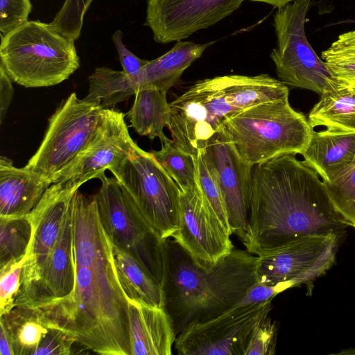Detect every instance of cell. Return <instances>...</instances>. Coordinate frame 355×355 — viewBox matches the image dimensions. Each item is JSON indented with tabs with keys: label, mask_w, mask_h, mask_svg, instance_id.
Listing matches in <instances>:
<instances>
[{
	"label": "cell",
	"mask_w": 355,
	"mask_h": 355,
	"mask_svg": "<svg viewBox=\"0 0 355 355\" xmlns=\"http://www.w3.org/2000/svg\"><path fill=\"white\" fill-rule=\"evenodd\" d=\"M71 208L74 288L70 295L40 310L86 349L103 355H131L128 302L95 195L78 189Z\"/></svg>",
	"instance_id": "1"
},
{
	"label": "cell",
	"mask_w": 355,
	"mask_h": 355,
	"mask_svg": "<svg viewBox=\"0 0 355 355\" xmlns=\"http://www.w3.org/2000/svg\"><path fill=\"white\" fill-rule=\"evenodd\" d=\"M245 250L258 255L309 235L343 238L349 224L319 175L296 154L255 165Z\"/></svg>",
	"instance_id": "2"
},
{
	"label": "cell",
	"mask_w": 355,
	"mask_h": 355,
	"mask_svg": "<svg viewBox=\"0 0 355 355\" xmlns=\"http://www.w3.org/2000/svg\"><path fill=\"white\" fill-rule=\"evenodd\" d=\"M164 309L178 336L187 325L234 306L257 282V256L234 248L211 270L198 266L173 239L164 243Z\"/></svg>",
	"instance_id": "3"
},
{
	"label": "cell",
	"mask_w": 355,
	"mask_h": 355,
	"mask_svg": "<svg viewBox=\"0 0 355 355\" xmlns=\"http://www.w3.org/2000/svg\"><path fill=\"white\" fill-rule=\"evenodd\" d=\"M268 74L227 75L198 80L169 103L173 142L195 157L230 117L251 106L288 96Z\"/></svg>",
	"instance_id": "4"
},
{
	"label": "cell",
	"mask_w": 355,
	"mask_h": 355,
	"mask_svg": "<svg viewBox=\"0 0 355 355\" xmlns=\"http://www.w3.org/2000/svg\"><path fill=\"white\" fill-rule=\"evenodd\" d=\"M241 158L252 166L306 147L313 128L288 96L246 108L221 126Z\"/></svg>",
	"instance_id": "5"
},
{
	"label": "cell",
	"mask_w": 355,
	"mask_h": 355,
	"mask_svg": "<svg viewBox=\"0 0 355 355\" xmlns=\"http://www.w3.org/2000/svg\"><path fill=\"white\" fill-rule=\"evenodd\" d=\"M1 38L0 63L12 82L25 87L58 85L80 67L74 40L49 24L28 21Z\"/></svg>",
	"instance_id": "6"
},
{
	"label": "cell",
	"mask_w": 355,
	"mask_h": 355,
	"mask_svg": "<svg viewBox=\"0 0 355 355\" xmlns=\"http://www.w3.org/2000/svg\"><path fill=\"white\" fill-rule=\"evenodd\" d=\"M310 6L311 0H295L277 8L273 17L277 46L270 56L282 83L321 96L343 83L334 76L307 40L305 23Z\"/></svg>",
	"instance_id": "7"
},
{
	"label": "cell",
	"mask_w": 355,
	"mask_h": 355,
	"mask_svg": "<svg viewBox=\"0 0 355 355\" xmlns=\"http://www.w3.org/2000/svg\"><path fill=\"white\" fill-rule=\"evenodd\" d=\"M100 180L101 186L95 197L107 234L113 244L133 257L162 286L165 241L115 177L104 175Z\"/></svg>",
	"instance_id": "8"
},
{
	"label": "cell",
	"mask_w": 355,
	"mask_h": 355,
	"mask_svg": "<svg viewBox=\"0 0 355 355\" xmlns=\"http://www.w3.org/2000/svg\"><path fill=\"white\" fill-rule=\"evenodd\" d=\"M166 241L178 227L181 190L150 152L140 149L109 168Z\"/></svg>",
	"instance_id": "9"
},
{
	"label": "cell",
	"mask_w": 355,
	"mask_h": 355,
	"mask_svg": "<svg viewBox=\"0 0 355 355\" xmlns=\"http://www.w3.org/2000/svg\"><path fill=\"white\" fill-rule=\"evenodd\" d=\"M80 187L71 182L51 184L27 214L32 236L24 257L15 306H33L44 268L67 217L73 196Z\"/></svg>",
	"instance_id": "10"
},
{
	"label": "cell",
	"mask_w": 355,
	"mask_h": 355,
	"mask_svg": "<svg viewBox=\"0 0 355 355\" xmlns=\"http://www.w3.org/2000/svg\"><path fill=\"white\" fill-rule=\"evenodd\" d=\"M102 109L99 101L71 93L49 118L41 144L25 167L50 180L92 137Z\"/></svg>",
	"instance_id": "11"
},
{
	"label": "cell",
	"mask_w": 355,
	"mask_h": 355,
	"mask_svg": "<svg viewBox=\"0 0 355 355\" xmlns=\"http://www.w3.org/2000/svg\"><path fill=\"white\" fill-rule=\"evenodd\" d=\"M271 301L234 306L211 319L189 324L176 337L177 353L244 355L254 328L269 315Z\"/></svg>",
	"instance_id": "12"
},
{
	"label": "cell",
	"mask_w": 355,
	"mask_h": 355,
	"mask_svg": "<svg viewBox=\"0 0 355 355\" xmlns=\"http://www.w3.org/2000/svg\"><path fill=\"white\" fill-rule=\"evenodd\" d=\"M340 241L335 235H309L266 250L257 255V282L273 285L292 281L311 290L313 281L334 265Z\"/></svg>",
	"instance_id": "13"
},
{
	"label": "cell",
	"mask_w": 355,
	"mask_h": 355,
	"mask_svg": "<svg viewBox=\"0 0 355 355\" xmlns=\"http://www.w3.org/2000/svg\"><path fill=\"white\" fill-rule=\"evenodd\" d=\"M198 183L181 191L178 227L172 239L202 269L211 270L234 248Z\"/></svg>",
	"instance_id": "14"
},
{
	"label": "cell",
	"mask_w": 355,
	"mask_h": 355,
	"mask_svg": "<svg viewBox=\"0 0 355 355\" xmlns=\"http://www.w3.org/2000/svg\"><path fill=\"white\" fill-rule=\"evenodd\" d=\"M131 138L125 114L113 108L102 109L96 130L81 150L51 178V182H71L81 186L139 151Z\"/></svg>",
	"instance_id": "15"
},
{
	"label": "cell",
	"mask_w": 355,
	"mask_h": 355,
	"mask_svg": "<svg viewBox=\"0 0 355 355\" xmlns=\"http://www.w3.org/2000/svg\"><path fill=\"white\" fill-rule=\"evenodd\" d=\"M200 155L220 190L231 232L242 242L248 226L253 166L241 158L221 128Z\"/></svg>",
	"instance_id": "16"
},
{
	"label": "cell",
	"mask_w": 355,
	"mask_h": 355,
	"mask_svg": "<svg viewBox=\"0 0 355 355\" xmlns=\"http://www.w3.org/2000/svg\"><path fill=\"white\" fill-rule=\"evenodd\" d=\"M245 0H148L144 26L157 43L181 41L235 11Z\"/></svg>",
	"instance_id": "17"
},
{
	"label": "cell",
	"mask_w": 355,
	"mask_h": 355,
	"mask_svg": "<svg viewBox=\"0 0 355 355\" xmlns=\"http://www.w3.org/2000/svg\"><path fill=\"white\" fill-rule=\"evenodd\" d=\"M127 299L131 355H171L177 336L165 309Z\"/></svg>",
	"instance_id": "18"
},
{
	"label": "cell",
	"mask_w": 355,
	"mask_h": 355,
	"mask_svg": "<svg viewBox=\"0 0 355 355\" xmlns=\"http://www.w3.org/2000/svg\"><path fill=\"white\" fill-rule=\"evenodd\" d=\"M51 184L49 180L30 169L17 168L5 156L0 157V216L28 214Z\"/></svg>",
	"instance_id": "19"
},
{
	"label": "cell",
	"mask_w": 355,
	"mask_h": 355,
	"mask_svg": "<svg viewBox=\"0 0 355 355\" xmlns=\"http://www.w3.org/2000/svg\"><path fill=\"white\" fill-rule=\"evenodd\" d=\"M75 284L71 208L44 268L40 289L32 308L41 309L73 291Z\"/></svg>",
	"instance_id": "20"
},
{
	"label": "cell",
	"mask_w": 355,
	"mask_h": 355,
	"mask_svg": "<svg viewBox=\"0 0 355 355\" xmlns=\"http://www.w3.org/2000/svg\"><path fill=\"white\" fill-rule=\"evenodd\" d=\"M301 155L304 163L315 171L323 182H330L354 160L355 132L313 130Z\"/></svg>",
	"instance_id": "21"
},
{
	"label": "cell",
	"mask_w": 355,
	"mask_h": 355,
	"mask_svg": "<svg viewBox=\"0 0 355 355\" xmlns=\"http://www.w3.org/2000/svg\"><path fill=\"white\" fill-rule=\"evenodd\" d=\"M214 43L215 42L203 44L190 41L177 42L171 50L148 61L142 68L134 80L137 91L155 89L167 93L176 84L183 72Z\"/></svg>",
	"instance_id": "22"
},
{
	"label": "cell",
	"mask_w": 355,
	"mask_h": 355,
	"mask_svg": "<svg viewBox=\"0 0 355 355\" xmlns=\"http://www.w3.org/2000/svg\"><path fill=\"white\" fill-rule=\"evenodd\" d=\"M311 126H323L329 131L355 132V85L343 84L320 96L308 115Z\"/></svg>",
	"instance_id": "23"
},
{
	"label": "cell",
	"mask_w": 355,
	"mask_h": 355,
	"mask_svg": "<svg viewBox=\"0 0 355 355\" xmlns=\"http://www.w3.org/2000/svg\"><path fill=\"white\" fill-rule=\"evenodd\" d=\"M0 326L8 332L15 355H34L51 327H55L38 309L15 306L0 315Z\"/></svg>",
	"instance_id": "24"
},
{
	"label": "cell",
	"mask_w": 355,
	"mask_h": 355,
	"mask_svg": "<svg viewBox=\"0 0 355 355\" xmlns=\"http://www.w3.org/2000/svg\"><path fill=\"white\" fill-rule=\"evenodd\" d=\"M130 127L141 136L157 137L162 143L168 138L164 132L170 119L166 92L155 89H141L135 94L131 109L127 113Z\"/></svg>",
	"instance_id": "25"
},
{
	"label": "cell",
	"mask_w": 355,
	"mask_h": 355,
	"mask_svg": "<svg viewBox=\"0 0 355 355\" xmlns=\"http://www.w3.org/2000/svg\"><path fill=\"white\" fill-rule=\"evenodd\" d=\"M118 277L128 299L139 300L164 308L162 286L129 253L112 243Z\"/></svg>",
	"instance_id": "26"
},
{
	"label": "cell",
	"mask_w": 355,
	"mask_h": 355,
	"mask_svg": "<svg viewBox=\"0 0 355 355\" xmlns=\"http://www.w3.org/2000/svg\"><path fill=\"white\" fill-rule=\"evenodd\" d=\"M88 80L89 92L85 98L99 101L103 109L114 107L137 92L135 81L123 70L97 67Z\"/></svg>",
	"instance_id": "27"
},
{
	"label": "cell",
	"mask_w": 355,
	"mask_h": 355,
	"mask_svg": "<svg viewBox=\"0 0 355 355\" xmlns=\"http://www.w3.org/2000/svg\"><path fill=\"white\" fill-rule=\"evenodd\" d=\"M32 236L28 217L0 216V268L22 259Z\"/></svg>",
	"instance_id": "28"
},
{
	"label": "cell",
	"mask_w": 355,
	"mask_h": 355,
	"mask_svg": "<svg viewBox=\"0 0 355 355\" xmlns=\"http://www.w3.org/2000/svg\"><path fill=\"white\" fill-rule=\"evenodd\" d=\"M151 154L180 187L182 192L198 183L196 157L179 148L172 139L162 143L159 150Z\"/></svg>",
	"instance_id": "29"
},
{
	"label": "cell",
	"mask_w": 355,
	"mask_h": 355,
	"mask_svg": "<svg viewBox=\"0 0 355 355\" xmlns=\"http://www.w3.org/2000/svg\"><path fill=\"white\" fill-rule=\"evenodd\" d=\"M322 59L342 83H355V31L340 34L322 52Z\"/></svg>",
	"instance_id": "30"
},
{
	"label": "cell",
	"mask_w": 355,
	"mask_h": 355,
	"mask_svg": "<svg viewBox=\"0 0 355 355\" xmlns=\"http://www.w3.org/2000/svg\"><path fill=\"white\" fill-rule=\"evenodd\" d=\"M323 182L336 209L355 228V159L339 176Z\"/></svg>",
	"instance_id": "31"
},
{
	"label": "cell",
	"mask_w": 355,
	"mask_h": 355,
	"mask_svg": "<svg viewBox=\"0 0 355 355\" xmlns=\"http://www.w3.org/2000/svg\"><path fill=\"white\" fill-rule=\"evenodd\" d=\"M92 1L65 0L49 24L58 33L75 41L80 37L84 15Z\"/></svg>",
	"instance_id": "32"
},
{
	"label": "cell",
	"mask_w": 355,
	"mask_h": 355,
	"mask_svg": "<svg viewBox=\"0 0 355 355\" xmlns=\"http://www.w3.org/2000/svg\"><path fill=\"white\" fill-rule=\"evenodd\" d=\"M196 162L198 183L202 193L218 218L232 233L223 196L214 175L200 154L196 157Z\"/></svg>",
	"instance_id": "33"
},
{
	"label": "cell",
	"mask_w": 355,
	"mask_h": 355,
	"mask_svg": "<svg viewBox=\"0 0 355 355\" xmlns=\"http://www.w3.org/2000/svg\"><path fill=\"white\" fill-rule=\"evenodd\" d=\"M24 263V257L0 268V315L8 313L15 306Z\"/></svg>",
	"instance_id": "34"
},
{
	"label": "cell",
	"mask_w": 355,
	"mask_h": 355,
	"mask_svg": "<svg viewBox=\"0 0 355 355\" xmlns=\"http://www.w3.org/2000/svg\"><path fill=\"white\" fill-rule=\"evenodd\" d=\"M277 326L269 315L253 329L244 355H272L275 352Z\"/></svg>",
	"instance_id": "35"
},
{
	"label": "cell",
	"mask_w": 355,
	"mask_h": 355,
	"mask_svg": "<svg viewBox=\"0 0 355 355\" xmlns=\"http://www.w3.org/2000/svg\"><path fill=\"white\" fill-rule=\"evenodd\" d=\"M30 0H0V32L4 35L28 21Z\"/></svg>",
	"instance_id": "36"
},
{
	"label": "cell",
	"mask_w": 355,
	"mask_h": 355,
	"mask_svg": "<svg viewBox=\"0 0 355 355\" xmlns=\"http://www.w3.org/2000/svg\"><path fill=\"white\" fill-rule=\"evenodd\" d=\"M77 342L56 327H51L42 339L34 355H69Z\"/></svg>",
	"instance_id": "37"
},
{
	"label": "cell",
	"mask_w": 355,
	"mask_h": 355,
	"mask_svg": "<svg viewBox=\"0 0 355 355\" xmlns=\"http://www.w3.org/2000/svg\"><path fill=\"white\" fill-rule=\"evenodd\" d=\"M293 287H295V285L292 281L281 282L273 285L257 282L249 288L243 297L234 306H247L272 300L279 293Z\"/></svg>",
	"instance_id": "38"
},
{
	"label": "cell",
	"mask_w": 355,
	"mask_h": 355,
	"mask_svg": "<svg viewBox=\"0 0 355 355\" xmlns=\"http://www.w3.org/2000/svg\"><path fill=\"white\" fill-rule=\"evenodd\" d=\"M123 35L122 31L116 30L112 35V40L117 50L123 71L135 80L149 60L138 58L126 48L123 42Z\"/></svg>",
	"instance_id": "39"
},
{
	"label": "cell",
	"mask_w": 355,
	"mask_h": 355,
	"mask_svg": "<svg viewBox=\"0 0 355 355\" xmlns=\"http://www.w3.org/2000/svg\"><path fill=\"white\" fill-rule=\"evenodd\" d=\"M12 79L0 63V123L2 124L13 96Z\"/></svg>",
	"instance_id": "40"
},
{
	"label": "cell",
	"mask_w": 355,
	"mask_h": 355,
	"mask_svg": "<svg viewBox=\"0 0 355 355\" xmlns=\"http://www.w3.org/2000/svg\"><path fill=\"white\" fill-rule=\"evenodd\" d=\"M0 354L15 355L10 336L3 327H1L0 331Z\"/></svg>",
	"instance_id": "41"
},
{
	"label": "cell",
	"mask_w": 355,
	"mask_h": 355,
	"mask_svg": "<svg viewBox=\"0 0 355 355\" xmlns=\"http://www.w3.org/2000/svg\"><path fill=\"white\" fill-rule=\"evenodd\" d=\"M255 2H262L271 5L275 8H280L295 0H250Z\"/></svg>",
	"instance_id": "42"
},
{
	"label": "cell",
	"mask_w": 355,
	"mask_h": 355,
	"mask_svg": "<svg viewBox=\"0 0 355 355\" xmlns=\"http://www.w3.org/2000/svg\"><path fill=\"white\" fill-rule=\"evenodd\" d=\"M337 354H346V355L355 354V349H346L345 351L342 350L340 352L337 353Z\"/></svg>",
	"instance_id": "43"
},
{
	"label": "cell",
	"mask_w": 355,
	"mask_h": 355,
	"mask_svg": "<svg viewBox=\"0 0 355 355\" xmlns=\"http://www.w3.org/2000/svg\"><path fill=\"white\" fill-rule=\"evenodd\" d=\"M352 85H355V83H352Z\"/></svg>",
	"instance_id": "44"
}]
</instances>
